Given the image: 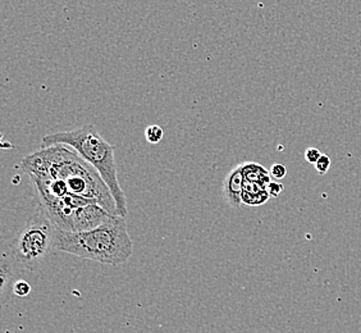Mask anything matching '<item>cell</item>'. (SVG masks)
<instances>
[{
	"label": "cell",
	"instance_id": "obj_1",
	"mask_svg": "<svg viewBox=\"0 0 361 333\" xmlns=\"http://www.w3.org/2000/svg\"><path fill=\"white\" fill-rule=\"evenodd\" d=\"M21 169L31 180L62 181L71 194L95 200L109 214L117 215L114 198L102 176L70 146L40 147L22 159Z\"/></svg>",
	"mask_w": 361,
	"mask_h": 333
},
{
	"label": "cell",
	"instance_id": "obj_2",
	"mask_svg": "<svg viewBox=\"0 0 361 333\" xmlns=\"http://www.w3.org/2000/svg\"><path fill=\"white\" fill-rule=\"evenodd\" d=\"M54 249L99 263L118 265L133 255V243L126 217L111 215L89 231L66 232L56 229Z\"/></svg>",
	"mask_w": 361,
	"mask_h": 333
},
{
	"label": "cell",
	"instance_id": "obj_3",
	"mask_svg": "<svg viewBox=\"0 0 361 333\" xmlns=\"http://www.w3.org/2000/svg\"><path fill=\"white\" fill-rule=\"evenodd\" d=\"M53 145L70 146L71 149H73L94 166L111 190L117 205V215H127V199L119 185L118 171L114 157L116 146L109 144L99 133L95 126L85 125L75 130L45 135L42 140V147Z\"/></svg>",
	"mask_w": 361,
	"mask_h": 333
},
{
	"label": "cell",
	"instance_id": "obj_4",
	"mask_svg": "<svg viewBox=\"0 0 361 333\" xmlns=\"http://www.w3.org/2000/svg\"><path fill=\"white\" fill-rule=\"evenodd\" d=\"M56 226L49 219L42 205L16 235L11 243V251L3 258L11 262V265L18 264L26 270H35L47 257L49 251L54 249Z\"/></svg>",
	"mask_w": 361,
	"mask_h": 333
},
{
	"label": "cell",
	"instance_id": "obj_5",
	"mask_svg": "<svg viewBox=\"0 0 361 333\" xmlns=\"http://www.w3.org/2000/svg\"><path fill=\"white\" fill-rule=\"evenodd\" d=\"M40 205L56 229L66 232L95 229L111 215L95 200L73 194L40 199Z\"/></svg>",
	"mask_w": 361,
	"mask_h": 333
},
{
	"label": "cell",
	"instance_id": "obj_6",
	"mask_svg": "<svg viewBox=\"0 0 361 333\" xmlns=\"http://www.w3.org/2000/svg\"><path fill=\"white\" fill-rule=\"evenodd\" d=\"M243 185H245V174H243V163L235 166L227 177L223 180V198L228 202L229 207L238 209L243 204Z\"/></svg>",
	"mask_w": 361,
	"mask_h": 333
},
{
	"label": "cell",
	"instance_id": "obj_7",
	"mask_svg": "<svg viewBox=\"0 0 361 333\" xmlns=\"http://www.w3.org/2000/svg\"><path fill=\"white\" fill-rule=\"evenodd\" d=\"M268 185L269 183L245 181L243 204L250 205V207H257V205L265 204L271 198V195L268 193Z\"/></svg>",
	"mask_w": 361,
	"mask_h": 333
},
{
	"label": "cell",
	"instance_id": "obj_8",
	"mask_svg": "<svg viewBox=\"0 0 361 333\" xmlns=\"http://www.w3.org/2000/svg\"><path fill=\"white\" fill-rule=\"evenodd\" d=\"M243 174L245 181L250 182H262V183H269L271 182V174L264 166L252 163V162H245L243 163Z\"/></svg>",
	"mask_w": 361,
	"mask_h": 333
},
{
	"label": "cell",
	"instance_id": "obj_9",
	"mask_svg": "<svg viewBox=\"0 0 361 333\" xmlns=\"http://www.w3.org/2000/svg\"><path fill=\"white\" fill-rule=\"evenodd\" d=\"M164 131L158 125L147 126L145 130V139L150 144H158L163 139Z\"/></svg>",
	"mask_w": 361,
	"mask_h": 333
},
{
	"label": "cell",
	"instance_id": "obj_10",
	"mask_svg": "<svg viewBox=\"0 0 361 333\" xmlns=\"http://www.w3.org/2000/svg\"><path fill=\"white\" fill-rule=\"evenodd\" d=\"M331 163H332L331 158L326 155V154H322L320 159L315 164L317 172L319 174H326L328 172V169H329V166H331Z\"/></svg>",
	"mask_w": 361,
	"mask_h": 333
},
{
	"label": "cell",
	"instance_id": "obj_11",
	"mask_svg": "<svg viewBox=\"0 0 361 333\" xmlns=\"http://www.w3.org/2000/svg\"><path fill=\"white\" fill-rule=\"evenodd\" d=\"M14 295L17 296H27L28 293L31 292V286L28 285L26 281H17L13 286Z\"/></svg>",
	"mask_w": 361,
	"mask_h": 333
},
{
	"label": "cell",
	"instance_id": "obj_12",
	"mask_svg": "<svg viewBox=\"0 0 361 333\" xmlns=\"http://www.w3.org/2000/svg\"><path fill=\"white\" fill-rule=\"evenodd\" d=\"M269 174L271 177H273L274 180H282L285 178L286 174H287V168L283 164H273L271 169H269Z\"/></svg>",
	"mask_w": 361,
	"mask_h": 333
},
{
	"label": "cell",
	"instance_id": "obj_13",
	"mask_svg": "<svg viewBox=\"0 0 361 333\" xmlns=\"http://www.w3.org/2000/svg\"><path fill=\"white\" fill-rule=\"evenodd\" d=\"M322 153L317 147H307L305 152V159L310 164H317V162L320 159Z\"/></svg>",
	"mask_w": 361,
	"mask_h": 333
},
{
	"label": "cell",
	"instance_id": "obj_14",
	"mask_svg": "<svg viewBox=\"0 0 361 333\" xmlns=\"http://www.w3.org/2000/svg\"><path fill=\"white\" fill-rule=\"evenodd\" d=\"M283 188H285V186H283L281 182H277V181H271V182H269V185H268V193H269L271 198H277V196L282 194Z\"/></svg>",
	"mask_w": 361,
	"mask_h": 333
}]
</instances>
